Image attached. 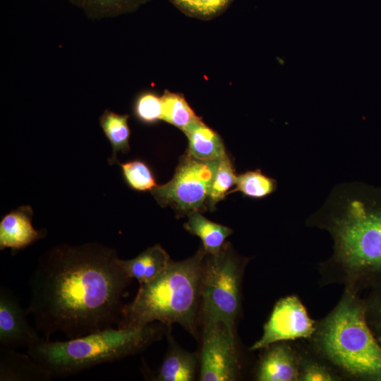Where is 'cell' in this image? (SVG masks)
I'll list each match as a JSON object with an SVG mask.
<instances>
[{
	"mask_svg": "<svg viewBox=\"0 0 381 381\" xmlns=\"http://www.w3.org/2000/svg\"><path fill=\"white\" fill-rule=\"evenodd\" d=\"M116 251L96 243L54 246L37 260L29 280L28 314L45 339H74L119 324L131 279Z\"/></svg>",
	"mask_w": 381,
	"mask_h": 381,
	"instance_id": "1",
	"label": "cell"
},
{
	"mask_svg": "<svg viewBox=\"0 0 381 381\" xmlns=\"http://www.w3.org/2000/svg\"><path fill=\"white\" fill-rule=\"evenodd\" d=\"M307 224L327 231L333 241L331 256L318 265L322 286L361 294L381 285V189L339 184Z\"/></svg>",
	"mask_w": 381,
	"mask_h": 381,
	"instance_id": "2",
	"label": "cell"
},
{
	"mask_svg": "<svg viewBox=\"0 0 381 381\" xmlns=\"http://www.w3.org/2000/svg\"><path fill=\"white\" fill-rule=\"evenodd\" d=\"M304 340L343 380L381 381V346L367 322L361 294L344 289L332 311L317 320L312 337Z\"/></svg>",
	"mask_w": 381,
	"mask_h": 381,
	"instance_id": "3",
	"label": "cell"
},
{
	"mask_svg": "<svg viewBox=\"0 0 381 381\" xmlns=\"http://www.w3.org/2000/svg\"><path fill=\"white\" fill-rule=\"evenodd\" d=\"M207 253L200 247L191 257L171 260L167 270L140 287L135 298L123 305L119 328L142 327L158 321L177 323L198 338L201 276Z\"/></svg>",
	"mask_w": 381,
	"mask_h": 381,
	"instance_id": "4",
	"label": "cell"
},
{
	"mask_svg": "<svg viewBox=\"0 0 381 381\" xmlns=\"http://www.w3.org/2000/svg\"><path fill=\"white\" fill-rule=\"evenodd\" d=\"M162 327L104 329L66 341L43 339L28 353L54 377H68L97 365L113 362L144 351L160 339Z\"/></svg>",
	"mask_w": 381,
	"mask_h": 381,
	"instance_id": "5",
	"label": "cell"
},
{
	"mask_svg": "<svg viewBox=\"0 0 381 381\" xmlns=\"http://www.w3.org/2000/svg\"><path fill=\"white\" fill-rule=\"evenodd\" d=\"M248 262L228 242L217 253L206 254L202 267L199 323L223 322L235 331Z\"/></svg>",
	"mask_w": 381,
	"mask_h": 381,
	"instance_id": "6",
	"label": "cell"
},
{
	"mask_svg": "<svg viewBox=\"0 0 381 381\" xmlns=\"http://www.w3.org/2000/svg\"><path fill=\"white\" fill-rule=\"evenodd\" d=\"M219 160L198 159L186 152L173 178L151 194L160 206L171 207L179 216L205 210Z\"/></svg>",
	"mask_w": 381,
	"mask_h": 381,
	"instance_id": "7",
	"label": "cell"
},
{
	"mask_svg": "<svg viewBox=\"0 0 381 381\" xmlns=\"http://www.w3.org/2000/svg\"><path fill=\"white\" fill-rule=\"evenodd\" d=\"M199 380L235 381L243 365L236 332L223 322L202 324Z\"/></svg>",
	"mask_w": 381,
	"mask_h": 381,
	"instance_id": "8",
	"label": "cell"
},
{
	"mask_svg": "<svg viewBox=\"0 0 381 381\" xmlns=\"http://www.w3.org/2000/svg\"><path fill=\"white\" fill-rule=\"evenodd\" d=\"M316 325L317 320L310 317L299 297L289 295L281 298L263 325L262 337L249 350H260L277 341L308 339L313 334Z\"/></svg>",
	"mask_w": 381,
	"mask_h": 381,
	"instance_id": "9",
	"label": "cell"
},
{
	"mask_svg": "<svg viewBox=\"0 0 381 381\" xmlns=\"http://www.w3.org/2000/svg\"><path fill=\"white\" fill-rule=\"evenodd\" d=\"M18 298L4 286L0 288V347L28 349L43 339L30 326Z\"/></svg>",
	"mask_w": 381,
	"mask_h": 381,
	"instance_id": "10",
	"label": "cell"
},
{
	"mask_svg": "<svg viewBox=\"0 0 381 381\" xmlns=\"http://www.w3.org/2000/svg\"><path fill=\"white\" fill-rule=\"evenodd\" d=\"M254 380L298 381L299 351L295 341H281L260 349Z\"/></svg>",
	"mask_w": 381,
	"mask_h": 381,
	"instance_id": "11",
	"label": "cell"
},
{
	"mask_svg": "<svg viewBox=\"0 0 381 381\" xmlns=\"http://www.w3.org/2000/svg\"><path fill=\"white\" fill-rule=\"evenodd\" d=\"M33 210L23 205L5 214L0 222V249L11 248L12 253L23 249L46 236L44 229L32 224Z\"/></svg>",
	"mask_w": 381,
	"mask_h": 381,
	"instance_id": "12",
	"label": "cell"
},
{
	"mask_svg": "<svg viewBox=\"0 0 381 381\" xmlns=\"http://www.w3.org/2000/svg\"><path fill=\"white\" fill-rule=\"evenodd\" d=\"M169 347L156 373L147 377L155 381H193L199 375L200 357L178 346L171 337Z\"/></svg>",
	"mask_w": 381,
	"mask_h": 381,
	"instance_id": "13",
	"label": "cell"
},
{
	"mask_svg": "<svg viewBox=\"0 0 381 381\" xmlns=\"http://www.w3.org/2000/svg\"><path fill=\"white\" fill-rule=\"evenodd\" d=\"M51 373L30 355L0 347L1 381H49Z\"/></svg>",
	"mask_w": 381,
	"mask_h": 381,
	"instance_id": "14",
	"label": "cell"
},
{
	"mask_svg": "<svg viewBox=\"0 0 381 381\" xmlns=\"http://www.w3.org/2000/svg\"><path fill=\"white\" fill-rule=\"evenodd\" d=\"M171 260L159 245L147 248L138 256L130 260L119 259V264L131 279H135L140 284L149 283L169 267Z\"/></svg>",
	"mask_w": 381,
	"mask_h": 381,
	"instance_id": "15",
	"label": "cell"
},
{
	"mask_svg": "<svg viewBox=\"0 0 381 381\" xmlns=\"http://www.w3.org/2000/svg\"><path fill=\"white\" fill-rule=\"evenodd\" d=\"M183 132L188 140L187 152L202 160H218L225 157V147L219 135L202 120L195 121Z\"/></svg>",
	"mask_w": 381,
	"mask_h": 381,
	"instance_id": "16",
	"label": "cell"
},
{
	"mask_svg": "<svg viewBox=\"0 0 381 381\" xmlns=\"http://www.w3.org/2000/svg\"><path fill=\"white\" fill-rule=\"evenodd\" d=\"M187 216L188 220L183 225L185 229L200 238L207 254L219 251L226 238L233 233L230 228L209 220L200 212L194 211Z\"/></svg>",
	"mask_w": 381,
	"mask_h": 381,
	"instance_id": "17",
	"label": "cell"
},
{
	"mask_svg": "<svg viewBox=\"0 0 381 381\" xmlns=\"http://www.w3.org/2000/svg\"><path fill=\"white\" fill-rule=\"evenodd\" d=\"M129 115L121 114L105 109L99 118L100 127L112 147L109 164H118L117 153H126L130 150L131 130L128 125Z\"/></svg>",
	"mask_w": 381,
	"mask_h": 381,
	"instance_id": "18",
	"label": "cell"
},
{
	"mask_svg": "<svg viewBox=\"0 0 381 381\" xmlns=\"http://www.w3.org/2000/svg\"><path fill=\"white\" fill-rule=\"evenodd\" d=\"M299 351L298 381H341V377L308 346L304 339L295 340Z\"/></svg>",
	"mask_w": 381,
	"mask_h": 381,
	"instance_id": "19",
	"label": "cell"
},
{
	"mask_svg": "<svg viewBox=\"0 0 381 381\" xmlns=\"http://www.w3.org/2000/svg\"><path fill=\"white\" fill-rule=\"evenodd\" d=\"M93 19L116 17L138 10L151 0H69Z\"/></svg>",
	"mask_w": 381,
	"mask_h": 381,
	"instance_id": "20",
	"label": "cell"
},
{
	"mask_svg": "<svg viewBox=\"0 0 381 381\" xmlns=\"http://www.w3.org/2000/svg\"><path fill=\"white\" fill-rule=\"evenodd\" d=\"M161 97L162 120L165 122L183 131L192 123L201 119L195 114L182 95L165 90Z\"/></svg>",
	"mask_w": 381,
	"mask_h": 381,
	"instance_id": "21",
	"label": "cell"
},
{
	"mask_svg": "<svg viewBox=\"0 0 381 381\" xmlns=\"http://www.w3.org/2000/svg\"><path fill=\"white\" fill-rule=\"evenodd\" d=\"M235 185L236 188L229 193L239 191L251 198H265L272 193L277 188L276 181L259 169L248 171L237 176Z\"/></svg>",
	"mask_w": 381,
	"mask_h": 381,
	"instance_id": "22",
	"label": "cell"
},
{
	"mask_svg": "<svg viewBox=\"0 0 381 381\" xmlns=\"http://www.w3.org/2000/svg\"><path fill=\"white\" fill-rule=\"evenodd\" d=\"M236 178L232 163L226 155L219 160L207 202V208L213 210L216 205L229 195V190L236 184Z\"/></svg>",
	"mask_w": 381,
	"mask_h": 381,
	"instance_id": "23",
	"label": "cell"
},
{
	"mask_svg": "<svg viewBox=\"0 0 381 381\" xmlns=\"http://www.w3.org/2000/svg\"><path fill=\"white\" fill-rule=\"evenodd\" d=\"M181 13L200 20H210L223 13L234 0H169Z\"/></svg>",
	"mask_w": 381,
	"mask_h": 381,
	"instance_id": "24",
	"label": "cell"
},
{
	"mask_svg": "<svg viewBox=\"0 0 381 381\" xmlns=\"http://www.w3.org/2000/svg\"><path fill=\"white\" fill-rule=\"evenodd\" d=\"M118 164L124 181L131 189L140 192L151 191L158 186L151 169L145 162L134 159Z\"/></svg>",
	"mask_w": 381,
	"mask_h": 381,
	"instance_id": "25",
	"label": "cell"
},
{
	"mask_svg": "<svg viewBox=\"0 0 381 381\" xmlns=\"http://www.w3.org/2000/svg\"><path fill=\"white\" fill-rule=\"evenodd\" d=\"M132 111L138 121L147 125L156 123L162 120V97L153 91H143L135 97Z\"/></svg>",
	"mask_w": 381,
	"mask_h": 381,
	"instance_id": "26",
	"label": "cell"
},
{
	"mask_svg": "<svg viewBox=\"0 0 381 381\" xmlns=\"http://www.w3.org/2000/svg\"><path fill=\"white\" fill-rule=\"evenodd\" d=\"M363 298L367 322L381 346V285L369 289Z\"/></svg>",
	"mask_w": 381,
	"mask_h": 381,
	"instance_id": "27",
	"label": "cell"
}]
</instances>
